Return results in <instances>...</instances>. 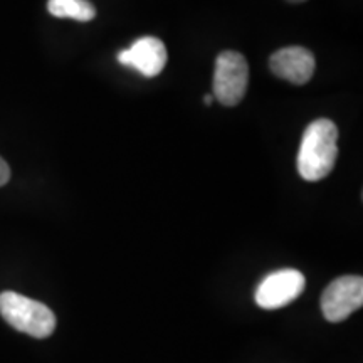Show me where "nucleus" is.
<instances>
[{
  "label": "nucleus",
  "mask_w": 363,
  "mask_h": 363,
  "mask_svg": "<svg viewBox=\"0 0 363 363\" xmlns=\"http://www.w3.org/2000/svg\"><path fill=\"white\" fill-rule=\"evenodd\" d=\"M338 158V128L328 118L308 125L298 153V174L306 182L328 177Z\"/></svg>",
  "instance_id": "obj_1"
},
{
  "label": "nucleus",
  "mask_w": 363,
  "mask_h": 363,
  "mask_svg": "<svg viewBox=\"0 0 363 363\" xmlns=\"http://www.w3.org/2000/svg\"><path fill=\"white\" fill-rule=\"evenodd\" d=\"M0 315L12 328L34 338H48L56 330V315L51 308L19 293H0Z\"/></svg>",
  "instance_id": "obj_2"
},
{
  "label": "nucleus",
  "mask_w": 363,
  "mask_h": 363,
  "mask_svg": "<svg viewBox=\"0 0 363 363\" xmlns=\"http://www.w3.org/2000/svg\"><path fill=\"white\" fill-rule=\"evenodd\" d=\"M249 66L240 52L224 51L216 59L214 96L224 106H238L246 96Z\"/></svg>",
  "instance_id": "obj_3"
},
{
  "label": "nucleus",
  "mask_w": 363,
  "mask_h": 363,
  "mask_svg": "<svg viewBox=\"0 0 363 363\" xmlns=\"http://www.w3.org/2000/svg\"><path fill=\"white\" fill-rule=\"evenodd\" d=\"M363 305V279L360 276H342L326 286L321 294V311L331 323L347 320Z\"/></svg>",
  "instance_id": "obj_4"
},
{
  "label": "nucleus",
  "mask_w": 363,
  "mask_h": 363,
  "mask_svg": "<svg viewBox=\"0 0 363 363\" xmlns=\"http://www.w3.org/2000/svg\"><path fill=\"white\" fill-rule=\"evenodd\" d=\"M306 279L298 269H279L267 274L257 286L256 298L257 306L264 310H278L294 301L305 291Z\"/></svg>",
  "instance_id": "obj_5"
},
{
  "label": "nucleus",
  "mask_w": 363,
  "mask_h": 363,
  "mask_svg": "<svg viewBox=\"0 0 363 363\" xmlns=\"http://www.w3.org/2000/svg\"><path fill=\"white\" fill-rule=\"evenodd\" d=\"M167 48L160 39L145 35L131 44V48L118 52V62L142 72L145 78H155L167 65Z\"/></svg>",
  "instance_id": "obj_6"
},
{
  "label": "nucleus",
  "mask_w": 363,
  "mask_h": 363,
  "mask_svg": "<svg viewBox=\"0 0 363 363\" xmlns=\"http://www.w3.org/2000/svg\"><path fill=\"white\" fill-rule=\"evenodd\" d=\"M269 67L272 74L278 78L301 86L313 78L316 61L310 49L301 48V45H291V48H283L272 54L269 57Z\"/></svg>",
  "instance_id": "obj_7"
},
{
  "label": "nucleus",
  "mask_w": 363,
  "mask_h": 363,
  "mask_svg": "<svg viewBox=\"0 0 363 363\" xmlns=\"http://www.w3.org/2000/svg\"><path fill=\"white\" fill-rule=\"evenodd\" d=\"M48 11L57 19L89 22L96 17V7L88 0H49Z\"/></svg>",
  "instance_id": "obj_8"
},
{
  "label": "nucleus",
  "mask_w": 363,
  "mask_h": 363,
  "mask_svg": "<svg viewBox=\"0 0 363 363\" xmlns=\"http://www.w3.org/2000/svg\"><path fill=\"white\" fill-rule=\"evenodd\" d=\"M9 180H11V169H9L7 162L0 157V187H4Z\"/></svg>",
  "instance_id": "obj_9"
},
{
  "label": "nucleus",
  "mask_w": 363,
  "mask_h": 363,
  "mask_svg": "<svg viewBox=\"0 0 363 363\" xmlns=\"http://www.w3.org/2000/svg\"><path fill=\"white\" fill-rule=\"evenodd\" d=\"M212 101H214V96H212V94H206V96H203V104H206V106H211Z\"/></svg>",
  "instance_id": "obj_10"
},
{
  "label": "nucleus",
  "mask_w": 363,
  "mask_h": 363,
  "mask_svg": "<svg viewBox=\"0 0 363 363\" xmlns=\"http://www.w3.org/2000/svg\"><path fill=\"white\" fill-rule=\"evenodd\" d=\"M288 2H291V4H301V2H306V0H288Z\"/></svg>",
  "instance_id": "obj_11"
}]
</instances>
